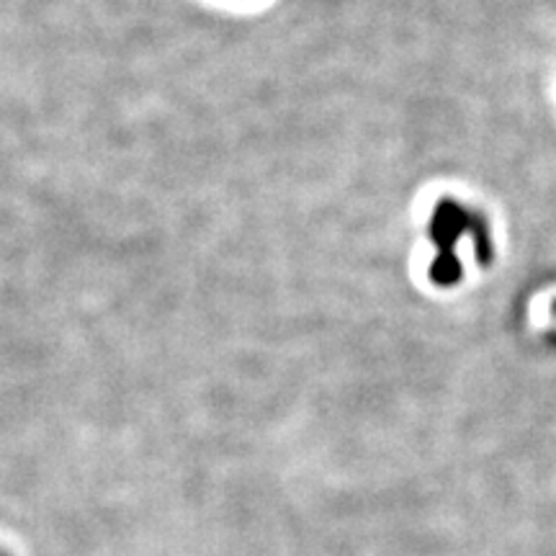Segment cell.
Returning <instances> with one entry per match:
<instances>
[{
  "label": "cell",
  "mask_w": 556,
  "mask_h": 556,
  "mask_svg": "<svg viewBox=\"0 0 556 556\" xmlns=\"http://www.w3.org/2000/svg\"><path fill=\"white\" fill-rule=\"evenodd\" d=\"M520 330L541 351L556 353V274L533 281L520 302Z\"/></svg>",
  "instance_id": "7a4b0ae2"
},
{
  "label": "cell",
  "mask_w": 556,
  "mask_h": 556,
  "mask_svg": "<svg viewBox=\"0 0 556 556\" xmlns=\"http://www.w3.org/2000/svg\"><path fill=\"white\" fill-rule=\"evenodd\" d=\"M0 556H3V554H0Z\"/></svg>",
  "instance_id": "3957f363"
},
{
  "label": "cell",
  "mask_w": 556,
  "mask_h": 556,
  "mask_svg": "<svg viewBox=\"0 0 556 556\" xmlns=\"http://www.w3.org/2000/svg\"><path fill=\"white\" fill-rule=\"evenodd\" d=\"M433 238L441 242L435 281L443 287L490 276L505 253L503 225L495 208L477 197L443 199L435 212Z\"/></svg>",
  "instance_id": "6da1fadb"
}]
</instances>
